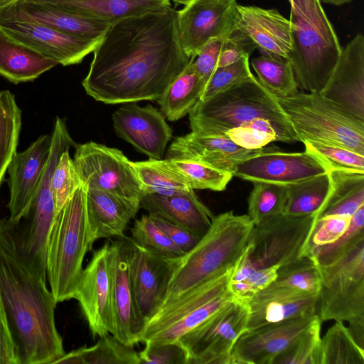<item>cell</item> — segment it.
Returning a JSON list of instances; mask_svg holds the SVG:
<instances>
[{"label":"cell","instance_id":"obj_19","mask_svg":"<svg viewBox=\"0 0 364 364\" xmlns=\"http://www.w3.org/2000/svg\"><path fill=\"white\" fill-rule=\"evenodd\" d=\"M320 93L342 111L364 122V37L361 33L342 48Z\"/></svg>","mask_w":364,"mask_h":364},{"label":"cell","instance_id":"obj_8","mask_svg":"<svg viewBox=\"0 0 364 364\" xmlns=\"http://www.w3.org/2000/svg\"><path fill=\"white\" fill-rule=\"evenodd\" d=\"M233 268L189 290L162 307L147 321L141 343L158 345L176 342L234 299L228 288Z\"/></svg>","mask_w":364,"mask_h":364},{"label":"cell","instance_id":"obj_1","mask_svg":"<svg viewBox=\"0 0 364 364\" xmlns=\"http://www.w3.org/2000/svg\"><path fill=\"white\" fill-rule=\"evenodd\" d=\"M190 59L180 43L177 11L169 5L112 23L82 85L105 104L157 100Z\"/></svg>","mask_w":364,"mask_h":364},{"label":"cell","instance_id":"obj_24","mask_svg":"<svg viewBox=\"0 0 364 364\" xmlns=\"http://www.w3.org/2000/svg\"><path fill=\"white\" fill-rule=\"evenodd\" d=\"M55 214L53 195L38 191L26 215L14 225L20 252L31 268L46 281V247Z\"/></svg>","mask_w":364,"mask_h":364},{"label":"cell","instance_id":"obj_29","mask_svg":"<svg viewBox=\"0 0 364 364\" xmlns=\"http://www.w3.org/2000/svg\"><path fill=\"white\" fill-rule=\"evenodd\" d=\"M113 23L171 5L170 0H26Z\"/></svg>","mask_w":364,"mask_h":364},{"label":"cell","instance_id":"obj_39","mask_svg":"<svg viewBox=\"0 0 364 364\" xmlns=\"http://www.w3.org/2000/svg\"><path fill=\"white\" fill-rule=\"evenodd\" d=\"M321 364H364V349L341 321H336L321 338Z\"/></svg>","mask_w":364,"mask_h":364},{"label":"cell","instance_id":"obj_56","mask_svg":"<svg viewBox=\"0 0 364 364\" xmlns=\"http://www.w3.org/2000/svg\"><path fill=\"white\" fill-rule=\"evenodd\" d=\"M348 330L355 342L364 349V318L351 321Z\"/></svg>","mask_w":364,"mask_h":364},{"label":"cell","instance_id":"obj_43","mask_svg":"<svg viewBox=\"0 0 364 364\" xmlns=\"http://www.w3.org/2000/svg\"><path fill=\"white\" fill-rule=\"evenodd\" d=\"M253 184L248 198V216L254 225L283 213L286 186L266 182Z\"/></svg>","mask_w":364,"mask_h":364},{"label":"cell","instance_id":"obj_36","mask_svg":"<svg viewBox=\"0 0 364 364\" xmlns=\"http://www.w3.org/2000/svg\"><path fill=\"white\" fill-rule=\"evenodd\" d=\"M331 187L328 172L286 186L282 213L293 216L315 215L326 200Z\"/></svg>","mask_w":364,"mask_h":364},{"label":"cell","instance_id":"obj_5","mask_svg":"<svg viewBox=\"0 0 364 364\" xmlns=\"http://www.w3.org/2000/svg\"><path fill=\"white\" fill-rule=\"evenodd\" d=\"M93 244L81 185L55 214L48 239L46 278L57 303L74 299L84 257Z\"/></svg>","mask_w":364,"mask_h":364},{"label":"cell","instance_id":"obj_16","mask_svg":"<svg viewBox=\"0 0 364 364\" xmlns=\"http://www.w3.org/2000/svg\"><path fill=\"white\" fill-rule=\"evenodd\" d=\"M328 166L317 155L284 152L274 149L238 164L232 176L250 182H266L288 186L329 171Z\"/></svg>","mask_w":364,"mask_h":364},{"label":"cell","instance_id":"obj_12","mask_svg":"<svg viewBox=\"0 0 364 364\" xmlns=\"http://www.w3.org/2000/svg\"><path fill=\"white\" fill-rule=\"evenodd\" d=\"M0 28L15 41L63 66L80 63L100 40L72 36L34 21L20 12L12 0L0 9Z\"/></svg>","mask_w":364,"mask_h":364},{"label":"cell","instance_id":"obj_4","mask_svg":"<svg viewBox=\"0 0 364 364\" xmlns=\"http://www.w3.org/2000/svg\"><path fill=\"white\" fill-rule=\"evenodd\" d=\"M294 49L289 55L297 86L320 92L342 51L320 0H288Z\"/></svg>","mask_w":364,"mask_h":364},{"label":"cell","instance_id":"obj_55","mask_svg":"<svg viewBox=\"0 0 364 364\" xmlns=\"http://www.w3.org/2000/svg\"><path fill=\"white\" fill-rule=\"evenodd\" d=\"M278 266L255 269L245 281L255 292L267 287L272 283L276 277Z\"/></svg>","mask_w":364,"mask_h":364},{"label":"cell","instance_id":"obj_32","mask_svg":"<svg viewBox=\"0 0 364 364\" xmlns=\"http://www.w3.org/2000/svg\"><path fill=\"white\" fill-rule=\"evenodd\" d=\"M331 190L315 220L331 215L350 218L364 205V173L330 169Z\"/></svg>","mask_w":364,"mask_h":364},{"label":"cell","instance_id":"obj_18","mask_svg":"<svg viewBox=\"0 0 364 364\" xmlns=\"http://www.w3.org/2000/svg\"><path fill=\"white\" fill-rule=\"evenodd\" d=\"M129 272L138 309L149 320L161 308L179 259H169L153 253L129 237Z\"/></svg>","mask_w":364,"mask_h":364},{"label":"cell","instance_id":"obj_37","mask_svg":"<svg viewBox=\"0 0 364 364\" xmlns=\"http://www.w3.org/2000/svg\"><path fill=\"white\" fill-rule=\"evenodd\" d=\"M251 65L258 81L274 97L284 98L299 92L292 65L287 59L262 54L252 58Z\"/></svg>","mask_w":364,"mask_h":364},{"label":"cell","instance_id":"obj_17","mask_svg":"<svg viewBox=\"0 0 364 364\" xmlns=\"http://www.w3.org/2000/svg\"><path fill=\"white\" fill-rule=\"evenodd\" d=\"M129 254V237H118L109 243L114 321L112 335L123 343L134 347L141 342L146 320L136 302L130 277Z\"/></svg>","mask_w":364,"mask_h":364},{"label":"cell","instance_id":"obj_49","mask_svg":"<svg viewBox=\"0 0 364 364\" xmlns=\"http://www.w3.org/2000/svg\"><path fill=\"white\" fill-rule=\"evenodd\" d=\"M350 220L349 218L337 215L314 220L301 257H309L315 248L335 242L346 232Z\"/></svg>","mask_w":364,"mask_h":364},{"label":"cell","instance_id":"obj_50","mask_svg":"<svg viewBox=\"0 0 364 364\" xmlns=\"http://www.w3.org/2000/svg\"><path fill=\"white\" fill-rule=\"evenodd\" d=\"M139 355L140 364H187L185 350L178 341L145 345Z\"/></svg>","mask_w":364,"mask_h":364},{"label":"cell","instance_id":"obj_41","mask_svg":"<svg viewBox=\"0 0 364 364\" xmlns=\"http://www.w3.org/2000/svg\"><path fill=\"white\" fill-rule=\"evenodd\" d=\"M364 240V205L350 218L346 232L335 242L315 248L309 255L316 265H329L345 256Z\"/></svg>","mask_w":364,"mask_h":364},{"label":"cell","instance_id":"obj_22","mask_svg":"<svg viewBox=\"0 0 364 364\" xmlns=\"http://www.w3.org/2000/svg\"><path fill=\"white\" fill-rule=\"evenodd\" d=\"M116 134L150 159H161L172 130L156 107L128 104L112 114Z\"/></svg>","mask_w":364,"mask_h":364},{"label":"cell","instance_id":"obj_27","mask_svg":"<svg viewBox=\"0 0 364 364\" xmlns=\"http://www.w3.org/2000/svg\"><path fill=\"white\" fill-rule=\"evenodd\" d=\"M86 210L92 241L124 237L128 223L140 208V200L97 188H85Z\"/></svg>","mask_w":364,"mask_h":364},{"label":"cell","instance_id":"obj_42","mask_svg":"<svg viewBox=\"0 0 364 364\" xmlns=\"http://www.w3.org/2000/svg\"><path fill=\"white\" fill-rule=\"evenodd\" d=\"M130 231V238L134 243L159 256L178 259L186 254L169 239L149 215H144L136 220Z\"/></svg>","mask_w":364,"mask_h":364},{"label":"cell","instance_id":"obj_7","mask_svg":"<svg viewBox=\"0 0 364 364\" xmlns=\"http://www.w3.org/2000/svg\"><path fill=\"white\" fill-rule=\"evenodd\" d=\"M300 141L341 146L364 155V122L342 111L320 92L278 98Z\"/></svg>","mask_w":364,"mask_h":364},{"label":"cell","instance_id":"obj_52","mask_svg":"<svg viewBox=\"0 0 364 364\" xmlns=\"http://www.w3.org/2000/svg\"><path fill=\"white\" fill-rule=\"evenodd\" d=\"M224 39H211L195 57H192L193 66L205 85L218 68V58Z\"/></svg>","mask_w":364,"mask_h":364},{"label":"cell","instance_id":"obj_44","mask_svg":"<svg viewBox=\"0 0 364 364\" xmlns=\"http://www.w3.org/2000/svg\"><path fill=\"white\" fill-rule=\"evenodd\" d=\"M321 321L318 317L272 364H321Z\"/></svg>","mask_w":364,"mask_h":364},{"label":"cell","instance_id":"obj_51","mask_svg":"<svg viewBox=\"0 0 364 364\" xmlns=\"http://www.w3.org/2000/svg\"><path fill=\"white\" fill-rule=\"evenodd\" d=\"M255 48L257 47L254 43L237 30L223 40L218 58V68L228 66L245 57H250Z\"/></svg>","mask_w":364,"mask_h":364},{"label":"cell","instance_id":"obj_13","mask_svg":"<svg viewBox=\"0 0 364 364\" xmlns=\"http://www.w3.org/2000/svg\"><path fill=\"white\" fill-rule=\"evenodd\" d=\"M75 168L85 188H97L141 200L144 191L131 161L118 149L93 141L77 144Z\"/></svg>","mask_w":364,"mask_h":364},{"label":"cell","instance_id":"obj_34","mask_svg":"<svg viewBox=\"0 0 364 364\" xmlns=\"http://www.w3.org/2000/svg\"><path fill=\"white\" fill-rule=\"evenodd\" d=\"M130 163L145 194L171 196L193 190L168 159Z\"/></svg>","mask_w":364,"mask_h":364},{"label":"cell","instance_id":"obj_15","mask_svg":"<svg viewBox=\"0 0 364 364\" xmlns=\"http://www.w3.org/2000/svg\"><path fill=\"white\" fill-rule=\"evenodd\" d=\"M74 299L78 301L94 338L113 333L109 242L93 252L89 264L83 269Z\"/></svg>","mask_w":364,"mask_h":364},{"label":"cell","instance_id":"obj_33","mask_svg":"<svg viewBox=\"0 0 364 364\" xmlns=\"http://www.w3.org/2000/svg\"><path fill=\"white\" fill-rule=\"evenodd\" d=\"M205 83L196 72L193 58L157 100L161 112L169 121H177L200 100Z\"/></svg>","mask_w":364,"mask_h":364},{"label":"cell","instance_id":"obj_26","mask_svg":"<svg viewBox=\"0 0 364 364\" xmlns=\"http://www.w3.org/2000/svg\"><path fill=\"white\" fill-rule=\"evenodd\" d=\"M318 294H307L269 285L247 303V330L269 323L316 314Z\"/></svg>","mask_w":364,"mask_h":364},{"label":"cell","instance_id":"obj_10","mask_svg":"<svg viewBox=\"0 0 364 364\" xmlns=\"http://www.w3.org/2000/svg\"><path fill=\"white\" fill-rule=\"evenodd\" d=\"M247 303L232 299L177 341L187 364H233L232 350L247 331Z\"/></svg>","mask_w":364,"mask_h":364},{"label":"cell","instance_id":"obj_47","mask_svg":"<svg viewBox=\"0 0 364 364\" xmlns=\"http://www.w3.org/2000/svg\"><path fill=\"white\" fill-rule=\"evenodd\" d=\"M80 186L81 182L69 150L65 151L60 156L51 177V190L56 213Z\"/></svg>","mask_w":364,"mask_h":364},{"label":"cell","instance_id":"obj_53","mask_svg":"<svg viewBox=\"0 0 364 364\" xmlns=\"http://www.w3.org/2000/svg\"><path fill=\"white\" fill-rule=\"evenodd\" d=\"M154 222L169 239L185 253L189 252L199 241L200 237L161 217L149 214Z\"/></svg>","mask_w":364,"mask_h":364},{"label":"cell","instance_id":"obj_23","mask_svg":"<svg viewBox=\"0 0 364 364\" xmlns=\"http://www.w3.org/2000/svg\"><path fill=\"white\" fill-rule=\"evenodd\" d=\"M275 147L266 146L248 149L237 145L224 135L191 131L175 139L168 149L166 159H192L232 174L240 162Z\"/></svg>","mask_w":364,"mask_h":364},{"label":"cell","instance_id":"obj_54","mask_svg":"<svg viewBox=\"0 0 364 364\" xmlns=\"http://www.w3.org/2000/svg\"><path fill=\"white\" fill-rule=\"evenodd\" d=\"M0 364H19L6 311L0 296Z\"/></svg>","mask_w":364,"mask_h":364},{"label":"cell","instance_id":"obj_2","mask_svg":"<svg viewBox=\"0 0 364 364\" xmlns=\"http://www.w3.org/2000/svg\"><path fill=\"white\" fill-rule=\"evenodd\" d=\"M0 296L19 364H51L65 353L55 320L58 303L20 252L9 218L0 219Z\"/></svg>","mask_w":364,"mask_h":364},{"label":"cell","instance_id":"obj_25","mask_svg":"<svg viewBox=\"0 0 364 364\" xmlns=\"http://www.w3.org/2000/svg\"><path fill=\"white\" fill-rule=\"evenodd\" d=\"M237 30L263 54L288 60L294 49L291 25L277 9L238 4Z\"/></svg>","mask_w":364,"mask_h":364},{"label":"cell","instance_id":"obj_57","mask_svg":"<svg viewBox=\"0 0 364 364\" xmlns=\"http://www.w3.org/2000/svg\"><path fill=\"white\" fill-rule=\"evenodd\" d=\"M175 3H177V4H183V5H188V4H190L191 2L193 1L194 0H172Z\"/></svg>","mask_w":364,"mask_h":364},{"label":"cell","instance_id":"obj_3","mask_svg":"<svg viewBox=\"0 0 364 364\" xmlns=\"http://www.w3.org/2000/svg\"><path fill=\"white\" fill-rule=\"evenodd\" d=\"M253 226L248 215L229 211L215 216L206 233L179 259L161 308L232 269L246 249Z\"/></svg>","mask_w":364,"mask_h":364},{"label":"cell","instance_id":"obj_11","mask_svg":"<svg viewBox=\"0 0 364 364\" xmlns=\"http://www.w3.org/2000/svg\"><path fill=\"white\" fill-rule=\"evenodd\" d=\"M315 215L284 213L254 225L245 252L255 269L280 267L301 257Z\"/></svg>","mask_w":364,"mask_h":364},{"label":"cell","instance_id":"obj_48","mask_svg":"<svg viewBox=\"0 0 364 364\" xmlns=\"http://www.w3.org/2000/svg\"><path fill=\"white\" fill-rule=\"evenodd\" d=\"M252 75L250 57H245L228 66L217 68L206 82L199 101H206Z\"/></svg>","mask_w":364,"mask_h":364},{"label":"cell","instance_id":"obj_28","mask_svg":"<svg viewBox=\"0 0 364 364\" xmlns=\"http://www.w3.org/2000/svg\"><path fill=\"white\" fill-rule=\"evenodd\" d=\"M140 208L200 237L208 230L215 217L193 190L171 196L145 194L140 200Z\"/></svg>","mask_w":364,"mask_h":364},{"label":"cell","instance_id":"obj_46","mask_svg":"<svg viewBox=\"0 0 364 364\" xmlns=\"http://www.w3.org/2000/svg\"><path fill=\"white\" fill-rule=\"evenodd\" d=\"M305 150L320 157L330 169L364 173V155L350 149L316 141H304Z\"/></svg>","mask_w":364,"mask_h":364},{"label":"cell","instance_id":"obj_14","mask_svg":"<svg viewBox=\"0 0 364 364\" xmlns=\"http://www.w3.org/2000/svg\"><path fill=\"white\" fill-rule=\"evenodd\" d=\"M236 0H194L177 11L181 47L190 58L211 39L225 38L237 30Z\"/></svg>","mask_w":364,"mask_h":364},{"label":"cell","instance_id":"obj_9","mask_svg":"<svg viewBox=\"0 0 364 364\" xmlns=\"http://www.w3.org/2000/svg\"><path fill=\"white\" fill-rule=\"evenodd\" d=\"M317 267L321 287L316 314L321 321L364 318V240L338 261Z\"/></svg>","mask_w":364,"mask_h":364},{"label":"cell","instance_id":"obj_35","mask_svg":"<svg viewBox=\"0 0 364 364\" xmlns=\"http://www.w3.org/2000/svg\"><path fill=\"white\" fill-rule=\"evenodd\" d=\"M54 363L64 364H140L139 353L112 334L100 337L91 347L82 346L65 353Z\"/></svg>","mask_w":364,"mask_h":364},{"label":"cell","instance_id":"obj_6","mask_svg":"<svg viewBox=\"0 0 364 364\" xmlns=\"http://www.w3.org/2000/svg\"><path fill=\"white\" fill-rule=\"evenodd\" d=\"M188 115L191 131L196 132L223 135L230 129L263 119L296 134L277 97L254 75L206 101H198Z\"/></svg>","mask_w":364,"mask_h":364},{"label":"cell","instance_id":"obj_31","mask_svg":"<svg viewBox=\"0 0 364 364\" xmlns=\"http://www.w3.org/2000/svg\"><path fill=\"white\" fill-rule=\"evenodd\" d=\"M58 63L15 41L0 28V75L18 84L35 80Z\"/></svg>","mask_w":364,"mask_h":364},{"label":"cell","instance_id":"obj_38","mask_svg":"<svg viewBox=\"0 0 364 364\" xmlns=\"http://www.w3.org/2000/svg\"><path fill=\"white\" fill-rule=\"evenodd\" d=\"M21 109L9 90L0 92V186L17 151L22 124Z\"/></svg>","mask_w":364,"mask_h":364},{"label":"cell","instance_id":"obj_45","mask_svg":"<svg viewBox=\"0 0 364 364\" xmlns=\"http://www.w3.org/2000/svg\"><path fill=\"white\" fill-rule=\"evenodd\" d=\"M194 189L222 191L232 178L230 172L188 159H168Z\"/></svg>","mask_w":364,"mask_h":364},{"label":"cell","instance_id":"obj_40","mask_svg":"<svg viewBox=\"0 0 364 364\" xmlns=\"http://www.w3.org/2000/svg\"><path fill=\"white\" fill-rule=\"evenodd\" d=\"M270 285L299 292L318 294L321 280L314 261L309 257H301L279 267L277 277Z\"/></svg>","mask_w":364,"mask_h":364},{"label":"cell","instance_id":"obj_21","mask_svg":"<svg viewBox=\"0 0 364 364\" xmlns=\"http://www.w3.org/2000/svg\"><path fill=\"white\" fill-rule=\"evenodd\" d=\"M318 317L315 314L245 331L232 348L233 364H272Z\"/></svg>","mask_w":364,"mask_h":364},{"label":"cell","instance_id":"obj_30","mask_svg":"<svg viewBox=\"0 0 364 364\" xmlns=\"http://www.w3.org/2000/svg\"><path fill=\"white\" fill-rule=\"evenodd\" d=\"M28 18L59 31L81 38L101 39L112 23L70 13L54 6L26 0H13Z\"/></svg>","mask_w":364,"mask_h":364},{"label":"cell","instance_id":"obj_20","mask_svg":"<svg viewBox=\"0 0 364 364\" xmlns=\"http://www.w3.org/2000/svg\"><path fill=\"white\" fill-rule=\"evenodd\" d=\"M52 136L43 134L21 152H16L9 166L10 197L9 220L14 225L26 215L48 164Z\"/></svg>","mask_w":364,"mask_h":364}]
</instances>
